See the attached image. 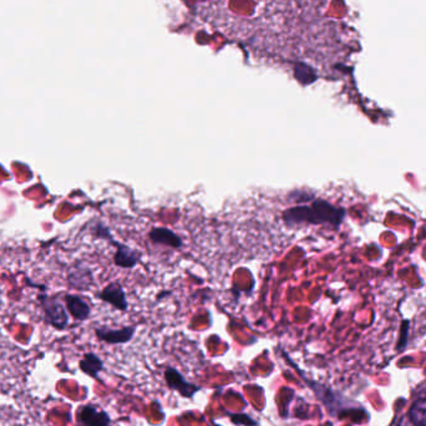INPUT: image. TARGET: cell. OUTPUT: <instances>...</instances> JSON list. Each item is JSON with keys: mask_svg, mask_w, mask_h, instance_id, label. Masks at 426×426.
Instances as JSON below:
<instances>
[{"mask_svg": "<svg viewBox=\"0 0 426 426\" xmlns=\"http://www.w3.org/2000/svg\"><path fill=\"white\" fill-rule=\"evenodd\" d=\"M345 217V210L337 207L327 199H316L312 205H298L283 211L282 218L286 226L297 228L305 225H327L338 228Z\"/></svg>", "mask_w": 426, "mask_h": 426, "instance_id": "1", "label": "cell"}, {"mask_svg": "<svg viewBox=\"0 0 426 426\" xmlns=\"http://www.w3.org/2000/svg\"><path fill=\"white\" fill-rule=\"evenodd\" d=\"M294 366V364H293ZM297 369V368H295ZM298 371V369H297ZM299 375L305 380V384L312 389V392L316 394L317 398L321 401V404L324 405V408L327 409L329 415L331 416H342L348 413L350 409V404H354L352 401H349L348 399L344 398L343 395L334 392L329 387H326L321 382L310 380L305 377V373L299 371Z\"/></svg>", "mask_w": 426, "mask_h": 426, "instance_id": "2", "label": "cell"}, {"mask_svg": "<svg viewBox=\"0 0 426 426\" xmlns=\"http://www.w3.org/2000/svg\"><path fill=\"white\" fill-rule=\"evenodd\" d=\"M38 299L44 312L45 321L56 331H65L69 326V312L60 299L48 294H40Z\"/></svg>", "mask_w": 426, "mask_h": 426, "instance_id": "3", "label": "cell"}, {"mask_svg": "<svg viewBox=\"0 0 426 426\" xmlns=\"http://www.w3.org/2000/svg\"><path fill=\"white\" fill-rule=\"evenodd\" d=\"M164 377H165V382H166L168 389L178 392L182 398L194 399V395L202 390V387H199L194 382H189L186 378L183 377L182 373L173 366H167L164 373Z\"/></svg>", "mask_w": 426, "mask_h": 426, "instance_id": "4", "label": "cell"}, {"mask_svg": "<svg viewBox=\"0 0 426 426\" xmlns=\"http://www.w3.org/2000/svg\"><path fill=\"white\" fill-rule=\"evenodd\" d=\"M75 418L78 426H110L111 424L110 415L95 404L80 405Z\"/></svg>", "mask_w": 426, "mask_h": 426, "instance_id": "5", "label": "cell"}, {"mask_svg": "<svg viewBox=\"0 0 426 426\" xmlns=\"http://www.w3.org/2000/svg\"><path fill=\"white\" fill-rule=\"evenodd\" d=\"M135 332H136V328L133 326L119 328V329H111L107 327L95 328V335L100 342H104L110 345H119V344H126L131 342Z\"/></svg>", "mask_w": 426, "mask_h": 426, "instance_id": "6", "label": "cell"}, {"mask_svg": "<svg viewBox=\"0 0 426 426\" xmlns=\"http://www.w3.org/2000/svg\"><path fill=\"white\" fill-rule=\"evenodd\" d=\"M102 302H105L107 305H112L115 309L120 312H126L128 308V298L125 289L122 288L121 284L119 282H111L107 284L99 294H98Z\"/></svg>", "mask_w": 426, "mask_h": 426, "instance_id": "7", "label": "cell"}, {"mask_svg": "<svg viewBox=\"0 0 426 426\" xmlns=\"http://www.w3.org/2000/svg\"><path fill=\"white\" fill-rule=\"evenodd\" d=\"M110 244L117 247V252L114 255V263L117 267L130 269V268H133V267L139 265V262L141 260V253L139 251L131 248L126 244H120L115 239H112Z\"/></svg>", "mask_w": 426, "mask_h": 426, "instance_id": "8", "label": "cell"}, {"mask_svg": "<svg viewBox=\"0 0 426 426\" xmlns=\"http://www.w3.org/2000/svg\"><path fill=\"white\" fill-rule=\"evenodd\" d=\"M65 307H67L69 314L78 321H86L91 316V307L88 300L76 294H65L64 297Z\"/></svg>", "mask_w": 426, "mask_h": 426, "instance_id": "9", "label": "cell"}, {"mask_svg": "<svg viewBox=\"0 0 426 426\" xmlns=\"http://www.w3.org/2000/svg\"><path fill=\"white\" fill-rule=\"evenodd\" d=\"M149 238L154 244L167 246L170 248H181L183 244L182 239L178 233L166 227L152 228L149 232Z\"/></svg>", "mask_w": 426, "mask_h": 426, "instance_id": "10", "label": "cell"}, {"mask_svg": "<svg viewBox=\"0 0 426 426\" xmlns=\"http://www.w3.org/2000/svg\"><path fill=\"white\" fill-rule=\"evenodd\" d=\"M79 368L84 374L89 375L95 380H99L100 373L104 371V361L99 355L89 352V353H85L81 360L79 361Z\"/></svg>", "mask_w": 426, "mask_h": 426, "instance_id": "11", "label": "cell"}, {"mask_svg": "<svg viewBox=\"0 0 426 426\" xmlns=\"http://www.w3.org/2000/svg\"><path fill=\"white\" fill-rule=\"evenodd\" d=\"M69 283L72 287L79 291H86L89 289L93 283H94V278H93V273L90 271L89 268H86L85 266L75 267L74 271L69 273Z\"/></svg>", "mask_w": 426, "mask_h": 426, "instance_id": "12", "label": "cell"}, {"mask_svg": "<svg viewBox=\"0 0 426 426\" xmlns=\"http://www.w3.org/2000/svg\"><path fill=\"white\" fill-rule=\"evenodd\" d=\"M409 420L414 426H426V387L410 406Z\"/></svg>", "mask_w": 426, "mask_h": 426, "instance_id": "13", "label": "cell"}, {"mask_svg": "<svg viewBox=\"0 0 426 426\" xmlns=\"http://www.w3.org/2000/svg\"><path fill=\"white\" fill-rule=\"evenodd\" d=\"M288 199L293 204H308L313 199H316V196H314V192H310L307 189H294L288 194Z\"/></svg>", "mask_w": 426, "mask_h": 426, "instance_id": "14", "label": "cell"}, {"mask_svg": "<svg viewBox=\"0 0 426 426\" xmlns=\"http://www.w3.org/2000/svg\"><path fill=\"white\" fill-rule=\"evenodd\" d=\"M409 328L410 321H401V326H400V334H399L398 344H397V350L398 352H403L406 344H408V337H409Z\"/></svg>", "mask_w": 426, "mask_h": 426, "instance_id": "15", "label": "cell"}, {"mask_svg": "<svg viewBox=\"0 0 426 426\" xmlns=\"http://www.w3.org/2000/svg\"><path fill=\"white\" fill-rule=\"evenodd\" d=\"M91 233L94 234L95 237L100 238V239H105L111 242L114 238L111 236L110 229L106 227L105 225H102L101 222L95 223L94 227L91 229Z\"/></svg>", "mask_w": 426, "mask_h": 426, "instance_id": "16", "label": "cell"}, {"mask_svg": "<svg viewBox=\"0 0 426 426\" xmlns=\"http://www.w3.org/2000/svg\"><path fill=\"white\" fill-rule=\"evenodd\" d=\"M229 418L234 425L258 426V422L247 414H229Z\"/></svg>", "mask_w": 426, "mask_h": 426, "instance_id": "17", "label": "cell"}, {"mask_svg": "<svg viewBox=\"0 0 426 426\" xmlns=\"http://www.w3.org/2000/svg\"><path fill=\"white\" fill-rule=\"evenodd\" d=\"M211 426H222V425H220V424H217V422H213V424H212V425H211Z\"/></svg>", "mask_w": 426, "mask_h": 426, "instance_id": "18", "label": "cell"}]
</instances>
